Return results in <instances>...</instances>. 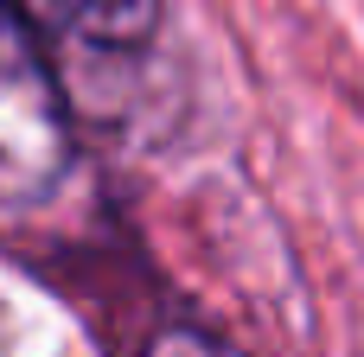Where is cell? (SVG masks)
<instances>
[{
  "mask_svg": "<svg viewBox=\"0 0 364 357\" xmlns=\"http://www.w3.org/2000/svg\"><path fill=\"white\" fill-rule=\"evenodd\" d=\"M70 172V109L58 70L13 0H0V204H38Z\"/></svg>",
  "mask_w": 364,
  "mask_h": 357,
  "instance_id": "6da1fadb",
  "label": "cell"
},
{
  "mask_svg": "<svg viewBox=\"0 0 364 357\" xmlns=\"http://www.w3.org/2000/svg\"><path fill=\"white\" fill-rule=\"evenodd\" d=\"M45 57H58L77 77H96L102 64H141L160 45V0H13Z\"/></svg>",
  "mask_w": 364,
  "mask_h": 357,
  "instance_id": "7a4b0ae2",
  "label": "cell"
},
{
  "mask_svg": "<svg viewBox=\"0 0 364 357\" xmlns=\"http://www.w3.org/2000/svg\"><path fill=\"white\" fill-rule=\"evenodd\" d=\"M147 357H243L230 339H218V332H205V326H166L154 345H147Z\"/></svg>",
  "mask_w": 364,
  "mask_h": 357,
  "instance_id": "3957f363",
  "label": "cell"
}]
</instances>
